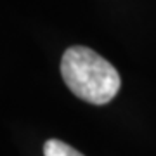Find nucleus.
Instances as JSON below:
<instances>
[{"label":"nucleus","instance_id":"nucleus-2","mask_svg":"<svg viewBox=\"0 0 156 156\" xmlns=\"http://www.w3.org/2000/svg\"><path fill=\"white\" fill-rule=\"evenodd\" d=\"M44 154L45 156H83L80 151L71 147L69 144L57 139H49L44 144Z\"/></svg>","mask_w":156,"mask_h":156},{"label":"nucleus","instance_id":"nucleus-1","mask_svg":"<svg viewBox=\"0 0 156 156\" xmlns=\"http://www.w3.org/2000/svg\"><path fill=\"white\" fill-rule=\"evenodd\" d=\"M61 75L73 94L90 104H106L120 90L116 68L89 47H69L62 54Z\"/></svg>","mask_w":156,"mask_h":156}]
</instances>
